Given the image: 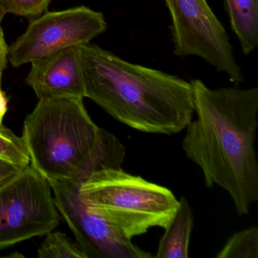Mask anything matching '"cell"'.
I'll return each instance as SVG.
<instances>
[{"instance_id": "cell-6", "label": "cell", "mask_w": 258, "mask_h": 258, "mask_svg": "<svg viewBox=\"0 0 258 258\" xmlns=\"http://www.w3.org/2000/svg\"><path fill=\"white\" fill-rule=\"evenodd\" d=\"M52 188L31 164L0 188V249L52 232L60 221Z\"/></svg>"}, {"instance_id": "cell-19", "label": "cell", "mask_w": 258, "mask_h": 258, "mask_svg": "<svg viewBox=\"0 0 258 258\" xmlns=\"http://www.w3.org/2000/svg\"><path fill=\"white\" fill-rule=\"evenodd\" d=\"M2 75H3V73H1V72H0V87H1V81H2Z\"/></svg>"}, {"instance_id": "cell-18", "label": "cell", "mask_w": 258, "mask_h": 258, "mask_svg": "<svg viewBox=\"0 0 258 258\" xmlns=\"http://www.w3.org/2000/svg\"><path fill=\"white\" fill-rule=\"evenodd\" d=\"M8 101L6 97L5 93L1 90L0 87V125L3 124V120H4V115L8 110Z\"/></svg>"}, {"instance_id": "cell-14", "label": "cell", "mask_w": 258, "mask_h": 258, "mask_svg": "<svg viewBox=\"0 0 258 258\" xmlns=\"http://www.w3.org/2000/svg\"><path fill=\"white\" fill-rule=\"evenodd\" d=\"M0 158L22 167L30 164V156L22 137L0 125Z\"/></svg>"}, {"instance_id": "cell-16", "label": "cell", "mask_w": 258, "mask_h": 258, "mask_svg": "<svg viewBox=\"0 0 258 258\" xmlns=\"http://www.w3.org/2000/svg\"><path fill=\"white\" fill-rule=\"evenodd\" d=\"M25 167L0 158V188L17 176Z\"/></svg>"}, {"instance_id": "cell-2", "label": "cell", "mask_w": 258, "mask_h": 258, "mask_svg": "<svg viewBox=\"0 0 258 258\" xmlns=\"http://www.w3.org/2000/svg\"><path fill=\"white\" fill-rule=\"evenodd\" d=\"M79 48L85 97L117 121L140 132L172 135L192 120L191 83L133 64L96 44Z\"/></svg>"}, {"instance_id": "cell-3", "label": "cell", "mask_w": 258, "mask_h": 258, "mask_svg": "<svg viewBox=\"0 0 258 258\" xmlns=\"http://www.w3.org/2000/svg\"><path fill=\"white\" fill-rule=\"evenodd\" d=\"M81 98L39 99L24 123L30 164L48 181L82 183L95 171L120 167L126 150L92 120Z\"/></svg>"}, {"instance_id": "cell-12", "label": "cell", "mask_w": 258, "mask_h": 258, "mask_svg": "<svg viewBox=\"0 0 258 258\" xmlns=\"http://www.w3.org/2000/svg\"><path fill=\"white\" fill-rule=\"evenodd\" d=\"M217 258H257L258 229L256 226L243 229L232 235Z\"/></svg>"}, {"instance_id": "cell-15", "label": "cell", "mask_w": 258, "mask_h": 258, "mask_svg": "<svg viewBox=\"0 0 258 258\" xmlns=\"http://www.w3.org/2000/svg\"><path fill=\"white\" fill-rule=\"evenodd\" d=\"M52 0H0L6 13L22 16L30 20L40 17L47 12Z\"/></svg>"}, {"instance_id": "cell-10", "label": "cell", "mask_w": 258, "mask_h": 258, "mask_svg": "<svg viewBox=\"0 0 258 258\" xmlns=\"http://www.w3.org/2000/svg\"><path fill=\"white\" fill-rule=\"evenodd\" d=\"M194 226V216L185 198L179 200V206L158 244L155 257L187 258L190 238Z\"/></svg>"}, {"instance_id": "cell-4", "label": "cell", "mask_w": 258, "mask_h": 258, "mask_svg": "<svg viewBox=\"0 0 258 258\" xmlns=\"http://www.w3.org/2000/svg\"><path fill=\"white\" fill-rule=\"evenodd\" d=\"M79 196L89 211L131 240L151 228L165 229L179 206V200L169 188L120 167L92 173L80 185Z\"/></svg>"}, {"instance_id": "cell-13", "label": "cell", "mask_w": 258, "mask_h": 258, "mask_svg": "<svg viewBox=\"0 0 258 258\" xmlns=\"http://www.w3.org/2000/svg\"><path fill=\"white\" fill-rule=\"evenodd\" d=\"M39 258H87L76 242L61 232H48L37 251Z\"/></svg>"}, {"instance_id": "cell-17", "label": "cell", "mask_w": 258, "mask_h": 258, "mask_svg": "<svg viewBox=\"0 0 258 258\" xmlns=\"http://www.w3.org/2000/svg\"><path fill=\"white\" fill-rule=\"evenodd\" d=\"M7 13L3 10L2 7L0 6V72L3 73L7 66V61H8V50L9 46L6 43L5 39H4V32H3L2 23L3 19Z\"/></svg>"}, {"instance_id": "cell-11", "label": "cell", "mask_w": 258, "mask_h": 258, "mask_svg": "<svg viewBox=\"0 0 258 258\" xmlns=\"http://www.w3.org/2000/svg\"><path fill=\"white\" fill-rule=\"evenodd\" d=\"M223 3L243 54L250 55L258 46V0H223Z\"/></svg>"}, {"instance_id": "cell-9", "label": "cell", "mask_w": 258, "mask_h": 258, "mask_svg": "<svg viewBox=\"0 0 258 258\" xmlns=\"http://www.w3.org/2000/svg\"><path fill=\"white\" fill-rule=\"evenodd\" d=\"M79 46L66 48L31 63L25 82L39 99L85 98Z\"/></svg>"}, {"instance_id": "cell-1", "label": "cell", "mask_w": 258, "mask_h": 258, "mask_svg": "<svg viewBox=\"0 0 258 258\" xmlns=\"http://www.w3.org/2000/svg\"><path fill=\"white\" fill-rule=\"evenodd\" d=\"M190 83L196 118L185 127L182 149L200 167L206 186L223 188L237 214L246 215L258 200V88Z\"/></svg>"}, {"instance_id": "cell-5", "label": "cell", "mask_w": 258, "mask_h": 258, "mask_svg": "<svg viewBox=\"0 0 258 258\" xmlns=\"http://www.w3.org/2000/svg\"><path fill=\"white\" fill-rule=\"evenodd\" d=\"M171 19L173 53L206 61L230 82H242L229 35L207 0H164Z\"/></svg>"}, {"instance_id": "cell-7", "label": "cell", "mask_w": 258, "mask_h": 258, "mask_svg": "<svg viewBox=\"0 0 258 258\" xmlns=\"http://www.w3.org/2000/svg\"><path fill=\"white\" fill-rule=\"evenodd\" d=\"M107 28L102 13L84 6L46 12L31 20L25 32L9 46L8 60L15 68L31 64L66 48L90 43Z\"/></svg>"}, {"instance_id": "cell-8", "label": "cell", "mask_w": 258, "mask_h": 258, "mask_svg": "<svg viewBox=\"0 0 258 258\" xmlns=\"http://www.w3.org/2000/svg\"><path fill=\"white\" fill-rule=\"evenodd\" d=\"M54 202L87 258H151L102 217L93 214L81 202V184L71 181H48Z\"/></svg>"}]
</instances>
